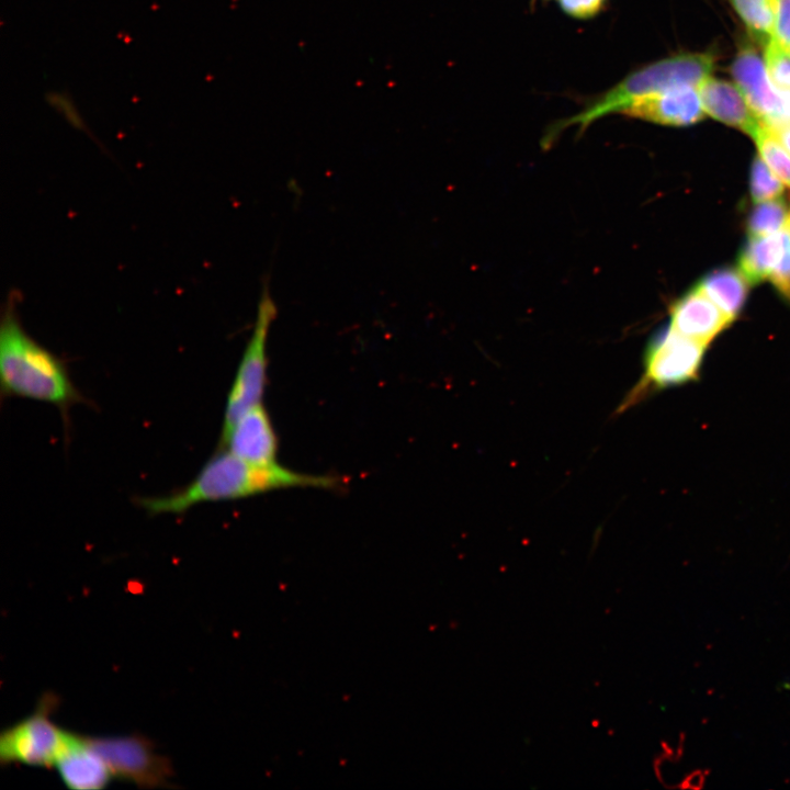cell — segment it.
I'll list each match as a JSON object with an SVG mask.
<instances>
[{
	"instance_id": "obj_26",
	"label": "cell",
	"mask_w": 790,
	"mask_h": 790,
	"mask_svg": "<svg viewBox=\"0 0 790 790\" xmlns=\"http://www.w3.org/2000/svg\"><path fill=\"white\" fill-rule=\"evenodd\" d=\"M781 97L785 103V109L788 117H790V91L781 92Z\"/></svg>"
},
{
	"instance_id": "obj_25",
	"label": "cell",
	"mask_w": 790,
	"mask_h": 790,
	"mask_svg": "<svg viewBox=\"0 0 790 790\" xmlns=\"http://www.w3.org/2000/svg\"><path fill=\"white\" fill-rule=\"evenodd\" d=\"M778 142L790 154V117H785L771 123H765Z\"/></svg>"
},
{
	"instance_id": "obj_17",
	"label": "cell",
	"mask_w": 790,
	"mask_h": 790,
	"mask_svg": "<svg viewBox=\"0 0 790 790\" xmlns=\"http://www.w3.org/2000/svg\"><path fill=\"white\" fill-rule=\"evenodd\" d=\"M790 204L785 200H769L758 203L747 221L749 236H768L778 233L787 222Z\"/></svg>"
},
{
	"instance_id": "obj_6",
	"label": "cell",
	"mask_w": 790,
	"mask_h": 790,
	"mask_svg": "<svg viewBox=\"0 0 790 790\" xmlns=\"http://www.w3.org/2000/svg\"><path fill=\"white\" fill-rule=\"evenodd\" d=\"M278 315L269 284L264 281L257 306L252 335L246 346L236 376L228 393L222 432L250 407L262 403L267 383V341L271 324Z\"/></svg>"
},
{
	"instance_id": "obj_13",
	"label": "cell",
	"mask_w": 790,
	"mask_h": 790,
	"mask_svg": "<svg viewBox=\"0 0 790 790\" xmlns=\"http://www.w3.org/2000/svg\"><path fill=\"white\" fill-rule=\"evenodd\" d=\"M61 781L72 790H99L113 775L103 758L89 745L87 736L74 733L55 766Z\"/></svg>"
},
{
	"instance_id": "obj_7",
	"label": "cell",
	"mask_w": 790,
	"mask_h": 790,
	"mask_svg": "<svg viewBox=\"0 0 790 790\" xmlns=\"http://www.w3.org/2000/svg\"><path fill=\"white\" fill-rule=\"evenodd\" d=\"M89 745L103 758L113 777L139 788H167L174 775L170 759L157 753L142 734L87 736Z\"/></svg>"
},
{
	"instance_id": "obj_23",
	"label": "cell",
	"mask_w": 790,
	"mask_h": 790,
	"mask_svg": "<svg viewBox=\"0 0 790 790\" xmlns=\"http://www.w3.org/2000/svg\"><path fill=\"white\" fill-rule=\"evenodd\" d=\"M774 38L790 48V0H778Z\"/></svg>"
},
{
	"instance_id": "obj_3",
	"label": "cell",
	"mask_w": 790,
	"mask_h": 790,
	"mask_svg": "<svg viewBox=\"0 0 790 790\" xmlns=\"http://www.w3.org/2000/svg\"><path fill=\"white\" fill-rule=\"evenodd\" d=\"M714 64L713 54L691 53L670 56L636 69L616 86L594 98L579 113L552 125L545 142H550L571 125H578L583 132L589 124L605 115L620 114L622 109L635 98L684 84L697 87L710 76Z\"/></svg>"
},
{
	"instance_id": "obj_9",
	"label": "cell",
	"mask_w": 790,
	"mask_h": 790,
	"mask_svg": "<svg viewBox=\"0 0 790 790\" xmlns=\"http://www.w3.org/2000/svg\"><path fill=\"white\" fill-rule=\"evenodd\" d=\"M219 444L221 449L245 461L275 463L278 437L262 403L250 407L227 431L222 432Z\"/></svg>"
},
{
	"instance_id": "obj_24",
	"label": "cell",
	"mask_w": 790,
	"mask_h": 790,
	"mask_svg": "<svg viewBox=\"0 0 790 790\" xmlns=\"http://www.w3.org/2000/svg\"><path fill=\"white\" fill-rule=\"evenodd\" d=\"M47 102L61 112L72 124L81 127L82 121L77 113L75 103L69 94L59 91H50L46 94Z\"/></svg>"
},
{
	"instance_id": "obj_8",
	"label": "cell",
	"mask_w": 790,
	"mask_h": 790,
	"mask_svg": "<svg viewBox=\"0 0 790 790\" xmlns=\"http://www.w3.org/2000/svg\"><path fill=\"white\" fill-rule=\"evenodd\" d=\"M620 114L663 125L687 126L701 121L706 113L696 87L684 84L635 98Z\"/></svg>"
},
{
	"instance_id": "obj_10",
	"label": "cell",
	"mask_w": 790,
	"mask_h": 790,
	"mask_svg": "<svg viewBox=\"0 0 790 790\" xmlns=\"http://www.w3.org/2000/svg\"><path fill=\"white\" fill-rule=\"evenodd\" d=\"M735 84L764 123L788 117L781 94L776 91L766 66L756 50L744 46L731 66Z\"/></svg>"
},
{
	"instance_id": "obj_20",
	"label": "cell",
	"mask_w": 790,
	"mask_h": 790,
	"mask_svg": "<svg viewBox=\"0 0 790 790\" xmlns=\"http://www.w3.org/2000/svg\"><path fill=\"white\" fill-rule=\"evenodd\" d=\"M751 195L755 203L778 198L783 192L782 181L756 156L751 168Z\"/></svg>"
},
{
	"instance_id": "obj_5",
	"label": "cell",
	"mask_w": 790,
	"mask_h": 790,
	"mask_svg": "<svg viewBox=\"0 0 790 790\" xmlns=\"http://www.w3.org/2000/svg\"><path fill=\"white\" fill-rule=\"evenodd\" d=\"M58 703L59 699L55 693L45 692L29 716L2 731L1 765L23 764L46 768L55 766L74 734L52 720V713Z\"/></svg>"
},
{
	"instance_id": "obj_2",
	"label": "cell",
	"mask_w": 790,
	"mask_h": 790,
	"mask_svg": "<svg viewBox=\"0 0 790 790\" xmlns=\"http://www.w3.org/2000/svg\"><path fill=\"white\" fill-rule=\"evenodd\" d=\"M0 388L2 397H22L56 406L65 416L86 399L65 363L34 340L9 305L0 326Z\"/></svg>"
},
{
	"instance_id": "obj_4",
	"label": "cell",
	"mask_w": 790,
	"mask_h": 790,
	"mask_svg": "<svg viewBox=\"0 0 790 790\" xmlns=\"http://www.w3.org/2000/svg\"><path fill=\"white\" fill-rule=\"evenodd\" d=\"M708 345L685 337L669 326L648 342L643 357V374L620 404L623 411L647 395L697 381Z\"/></svg>"
},
{
	"instance_id": "obj_1",
	"label": "cell",
	"mask_w": 790,
	"mask_h": 790,
	"mask_svg": "<svg viewBox=\"0 0 790 790\" xmlns=\"http://www.w3.org/2000/svg\"><path fill=\"white\" fill-rule=\"evenodd\" d=\"M338 485L340 481L335 476L305 474L276 462L256 464L221 449L189 484L167 495L142 497L138 504L151 516L180 515L199 504L234 500L279 488L331 489Z\"/></svg>"
},
{
	"instance_id": "obj_11",
	"label": "cell",
	"mask_w": 790,
	"mask_h": 790,
	"mask_svg": "<svg viewBox=\"0 0 790 790\" xmlns=\"http://www.w3.org/2000/svg\"><path fill=\"white\" fill-rule=\"evenodd\" d=\"M732 321L726 313L696 286L674 304L669 327L685 337L709 346Z\"/></svg>"
},
{
	"instance_id": "obj_19",
	"label": "cell",
	"mask_w": 790,
	"mask_h": 790,
	"mask_svg": "<svg viewBox=\"0 0 790 790\" xmlns=\"http://www.w3.org/2000/svg\"><path fill=\"white\" fill-rule=\"evenodd\" d=\"M765 66L774 87L780 92L790 91V48L771 38L765 45Z\"/></svg>"
},
{
	"instance_id": "obj_22",
	"label": "cell",
	"mask_w": 790,
	"mask_h": 790,
	"mask_svg": "<svg viewBox=\"0 0 790 790\" xmlns=\"http://www.w3.org/2000/svg\"><path fill=\"white\" fill-rule=\"evenodd\" d=\"M561 10L576 20H590L607 8L608 0H557Z\"/></svg>"
},
{
	"instance_id": "obj_16",
	"label": "cell",
	"mask_w": 790,
	"mask_h": 790,
	"mask_svg": "<svg viewBox=\"0 0 790 790\" xmlns=\"http://www.w3.org/2000/svg\"><path fill=\"white\" fill-rule=\"evenodd\" d=\"M755 40L766 45L775 35L778 0H730Z\"/></svg>"
},
{
	"instance_id": "obj_15",
	"label": "cell",
	"mask_w": 790,
	"mask_h": 790,
	"mask_svg": "<svg viewBox=\"0 0 790 790\" xmlns=\"http://www.w3.org/2000/svg\"><path fill=\"white\" fill-rule=\"evenodd\" d=\"M782 250L779 232L768 236H749L740 258L738 268L749 283L770 276Z\"/></svg>"
},
{
	"instance_id": "obj_12",
	"label": "cell",
	"mask_w": 790,
	"mask_h": 790,
	"mask_svg": "<svg viewBox=\"0 0 790 790\" xmlns=\"http://www.w3.org/2000/svg\"><path fill=\"white\" fill-rule=\"evenodd\" d=\"M696 89L706 114L751 137L755 134L761 121L736 84L707 77Z\"/></svg>"
},
{
	"instance_id": "obj_21",
	"label": "cell",
	"mask_w": 790,
	"mask_h": 790,
	"mask_svg": "<svg viewBox=\"0 0 790 790\" xmlns=\"http://www.w3.org/2000/svg\"><path fill=\"white\" fill-rule=\"evenodd\" d=\"M779 234L782 250L769 279L780 293L790 300V213Z\"/></svg>"
},
{
	"instance_id": "obj_14",
	"label": "cell",
	"mask_w": 790,
	"mask_h": 790,
	"mask_svg": "<svg viewBox=\"0 0 790 790\" xmlns=\"http://www.w3.org/2000/svg\"><path fill=\"white\" fill-rule=\"evenodd\" d=\"M748 283L740 270L722 268L706 275L697 286L734 320L745 303Z\"/></svg>"
},
{
	"instance_id": "obj_18",
	"label": "cell",
	"mask_w": 790,
	"mask_h": 790,
	"mask_svg": "<svg viewBox=\"0 0 790 790\" xmlns=\"http://www.w3.org/2000/svg\"><path fill=\"white\" fill-rule=\"evenodd\" d=\"M760 158L767 167L787 185H790V154L778 142L769 127L761 122L752 136Z\"/></svg>"
}]
</instances>
